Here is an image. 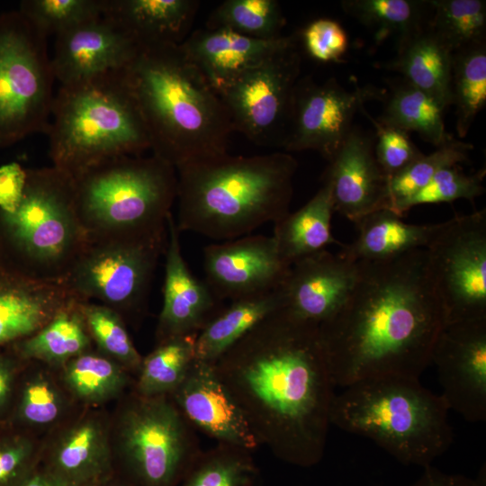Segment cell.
Segmentation results:
<instances>
[{"label": "cell", "mask_w": 486, "mask_h": 486, "mask_svg": "<svg viewBox=\"0 0 486 486\" xmlns=\"http://www.w3.org/2000/svg\"><path fill=\"white\" fill-rule=\"evenodd\" d=\"M213 367L259 446L300 467L321 461L336 385L319 324L281 308L227 349Z\"/></svg>", "instance_id": "cell-1"}, {"label": "cell", "mask_w": 486, "mask_h": 486, "mask_svg": "<svg viewBox=\"0 0 486 486\" xmlns=\"http://www.w3.org/2000/svg\"><path fill=\"white\" fill-rule=\"evenodd\" d=\"M357 263V279L348 298L319 325L335 385L344 388L390 375L419 379L446 326L426 249Z\"/></svg>", "instance_id": "cell-2"}, {"label": "cell", "mask_w": 486, "mask_h": 486, "mask_svg": "<svg viewBox=\"0 0 486 486\" xmlns=\"http://www.w3.org/2000/svg\"><path fill=\"white\" fill-rule=\"evenodd\" d=\"M123 72L153 155L176 169L227 153V110L180 45L140 49Z\"/></svg>", "instance_id": "cell-3"}, {"label": "cell", "mask_w": 486, "mask_h": 486, "mask_svg": "<svg viewBox=\"0 0 486 486\" xmlns=\"http://www.w3.org/2000/svg\"><path fill=\"white\" fill-rule=\"evenodd\" d=\"M296 169V159L286 152H227L177 167L179 231L225 241L274 224L290 213Z\"/></svg>", "instance_id": "cell-4"}, {"label": "cell", "mask_w": 486, "mask_h": 486, "mask_svg": "<svg viewBox=\"0 0 486 486\" xmlns=\"http://www.w3.org/2000/svg\"><path fill=\"white\" fill-rule=\"evenodd\" d=\"M449 409L418 378L364 379L335 394L330 425L371 439L404 464L431 465L453 442Z\"/></svg>", "instance_id": "cell-5"}, {"label": "cell", "mask_w": 486, "mask_h": 486, "mask_svg": "<svg viewBox=\"0 0 486 486\" xmlns=\"http://www.w3.org/2000/svg\"><path fill=\"white\" fill-rule=\"evenodd\" d=\"M123 71L59 87L47 132L52 166L74 176L103 161L150 149Z\"/></svg>", "instance_id": "cell-6"}, {"label": "cell", "mask_w": 486, "mask_h": 486, "mask_svg": "<svg viewBox=\"0 0 486 486\" xmlns=\"http://www.w3.org/2000/svg\"><path fill=\"white\" fill-rule=\"evenodd\" d=\"M72 177L75 207L87 240L167 232L177 176L176 168L158 157H118Z\"/></svg>", "instance_id": "cell-7"}, {"label": "cell", "mask_w": 486, "mask_h": 486, "mask_svg": "<svg viewBox=\"0 0 486 486\" xmlns=\"http://www.w3.org/2000/svg\"><path fill=\"white\" fill-rule=\"evenodd\" d=\"M86 243L73 177L54 166L27 168L18 202L0 212V262L31 278L59 283Z\"/></svg>", "instance_id": "cell-8"}, {"label": "cell", "mask_w": 486, "mask_h": 486, "mask_svg": "<svg viewBox=\"0 0 486 486\" xmlns=\"http://www.w3.org/2000/svg\"><path fill=\"white\" fill-rule=\"evenodd\" d=\"M113 431V449L134 486H178L202 450L195 428L170 395L132 390Z\"/></svg>", "instance_id": "cell-9"}, {"label": "cell", "mask_w": 486, "mask_h": 486, "mask_svg": "<svg viewBox=\"0 0 486 486\" xmlns=\"http://www.w3.org/2000/svg\"><path fill=\"white\" fill-rule=\"evenodd\" d=\"M54 75L47 38L19 11L0 14V148L49 130Z\"/></svg>", "instance_id": "cell-10"}, {"label": "cell", "mask_w": 486, "mask_h": 486, "mask_svg": "<svg viewBox=\"0 0 486 486\" xmlns=\"http://www.w3.org/2000/svg\"><path fill=\"white\" fill-rule=\"evenodd\" d=\"M168 233L87 240L60 284L80 302L97 300L133 324L144 316Z\"/></svg>", "instance_id": "cell-11"}, {"label": "cell", "mask_w": 486, "mask_h": 486, "mask_svg": "<svg viewBox=\"0 0 486 486\" xmlns=\"http://www.w3.org/2000/svg\"><path fill=\"white\" fill-rule=\"evenodd\" d=\"M446 325L486 320V212L444 221L425 248Z\"/></svg>", "instance_id": "cell-12"}, {"label": "cell", "mask_w": 486, "mask_h": 486, "mask_svg": "<svg viewBox=\"0 0 486 486\" xmlns=\"http://www.w3.org/2000/svg\"><path fill=\"white\" fill-rule=\"evenodd\" d=\"M302 56L297 38L238 76L220 93L233 131L259 146L282 147Z\"/></svg>", "instance_id": "cell-13"}, {"label": "cell", "mask_w": 486, "mask_h": 486, "mask_svg": "<svg viewBox=\"0 0 486 486\" xmlns=\"http://www.w3.org/2000/svg\"><path fill=\"white\" fill-rule=\"evenodd\" d=\"M383 94L370 86L348 91L334 78L321 84L300 78L281 148L287 152L314 150L329 161L352 130L356 113Z\"/></svg>", "instance_id": "cell-14"}, {"label": "cell", "mask_w": 486, "mask_h": 486, "mask_svg": "<svg viewBox=\"0 0 486 486\" xmlns=\"http://www.w3.org/2000/svg\"><path fill=\"white\" fill-rule=\"evenodd\" d=\"M449 410L469 422L486 419V320L446 325L431 355Z\"/></svg>", "instance_id": "cell-15"}, {"label": "cell", "mask_w": 486, "mask_h": 486, "mask_svg": "<svg viewBox=\"0 0 486 486\" xmlns=\"http://www.w3.org/2000/svg\"><path fill=\"white\" fill-rule=\"evenodd\" d=\"M203 268L212 292L230 302L281 286L290 266L272 236L247 235L205 247Z\"/></svg>", "instance_id": "cell-16"}, {"label": "cell", "mask_w": 486, "mask_h": 486, "mask_svg": "<svg viewBox=\"0 0 486 486\" xmlns=\"http://www.w3.org/2000/svg\"><path fill=\"white\" fill-rule=\"evenodd\" d=\"M187 421L204 435L254 451L259 446L241 410L217 375L213 364L195 358L169 394Z\"/></svg>", "instance_id": "cell-17"}, {"label": "cell", "mask_w": 486, "mask_h": 486, "mask_svg": "<svg viewBox=\"0 0 486 486\" xmlns=\"http://www.w3.org/2000/svg\"><path fill=\"white\" fill-rule=\"evenodd\" d=\"M140 48L111 20L100 16L56 36L50 58L61 86L124 70Z\"/></svg>", "instance_id": "cell-18"}, {"label": "cell", "mask_w": 486, "mask_h": 486, "mask_svg": "<svg viewBox=\"0 0 486 486\" xmlns=\"http://www.w3.org/2000/svg\"><path fill=\"white\" fill-rule=\"evenodd\" d=\"M166 223L163 305L156 329L157 343L178 336L198 335L224 307L223 301L205 281L199 280L190 270L182 254L180 231L172 212Z\"/></svg>", "instance_id": "cell-19"}, {"label": "cell", "mask_w": 486, "mask_h": 486, "mask_svg": "<svg viewBox=\"0 0 486 486\" xmlns=\"http://www.w3.org/2000/svg\"><path fill=\"white\" fill-rule=\"evenodd\" d=\"M358 274V263L322 250L291 265L282 284L285 308L300 319L320 324L345 303Z\"/></svg>", "instance_id": "cell-20"}, {"label": "cell", "mask_w": 486, "mask_h": 486, "mask_svg": "<svg viewBox=\"0 0 486 486\" xmlns=\"http://www.w3.org/2000/svg\"><path fill=\"white\" fill-rule=\"evenodd\" d=\"M331 190L334 212L356 223L386 209L388 179L380 168L372 139L353 128L323 175Z\"/></svg>", "instance_id": "cell-21"}, {"label": "cell", "mask_w": 486, "mask_h": 486, "mask_svg": "<svg viewBox=\"0 0 486 486\" xmlns=\"http://www.w3.org/2000/svg\"><path fill=\"white\" fill-rule=\"evenodd\" d=\"M46 468L75 486H102L112 469V436L96 412L64 424L48 447Z\"/></svg>", "instance_id": "cell-22"}, {"label": "cell", "mask_w": 486, "mask_h": 486, "mask_svg": "<svg viewBox=\"0 0 486 486\" xmlns=\"http://www.w3.org/2000/svg\"><path fill=\"white\" fill-rule=\"evenodd\" d=\"M74 301L60 283L31 278L0 262V346L32 335Z\"/></svg>", "instance_id": "cell-23"}, {"label": "cell", "mask_w": 486, "mask_h": 486, "mask_svg": "<svg viewBox=\"0 0 486 486\" xmlns=\"http://www.w3.org/2000/svg\"><path fill=\"white\" fill-rule=\"evenodd\" d=\"M291 38L263 40L227 29L192 32L180 44L218 94L238 76L259 64Z\"/></svg>", "instance_id": "cell-24"}, {"label": "cell", "mask_w": 486, "mask_h": 486, "mask_svg": "<svg viewBox=\"0 0 486 486\" xmlns=\"http://www.w3.org/2000/svg\"><path fill=\"white\" fill-rule=\"evenodd\" d=\"M102 15L140 49L180 45L191 33L197 0H102Z\"/></svg>", "instance_id": "cell-25"}, {"label": "cell", "mask_w": 486, "mask_h": 486, "mask_svg": "<svg viewBox=\"0 0 486 486\" xmlns=\"http://www.w3.org/2000/svg\"><path fill=\"white\" fill-rule=\"evenodd\" d=\"M402 218L388 209L364 216L356 223L357 237L350 244H343L339 255L355 263L392 259L427 248L443 225L410 224Z\"/></svg>", "instance_id": "cell-26"}, {"label": "cell", "mask_w": 486, "mask_h": 486, "mask_svg": "<svg viewBox=\"0 0 486 486\" xmlns=\"http://www.w3.org/2000/svg\"><path fill=\"white\" fill-rule=\"evenodd\" d=\"M453 53L432 33L428 24L398 40L397 56L388 69L404 82L436 99L445 109L451 105Z\"/></svg>", "instance_id": "cell-27"}, {"label": "cell", "mask_w": 486, "mask_h": 486, "mask_svg": "<svg viewBox=\"0 0 486 486\" xmlns=\"http://www.w3.org/2000/svg\"><path fill=\"white\" fill-rule=\"evenodd\" d=\"M284 307L285 301L282 285L274 290L230 301V304L224 306L198 333L195 340V358L213 364L260 321Z\"/></svg>", "instance_id": "cell-28"}, {"label": "cell", "mask_w": 486, "mask_h": 486, "mask_svg": "<svg viewBox=\"0 0 486 486\" xmlns=\"http://www.w3.org/2000/svg\"><path fill=\"white\" fill-rule=\"evenodd\" d=\"M333 212L331 190L323 182L306 204L274 223L272 237L280 257L287 266H291L304 256L326 250L330 245L343 246L331 232Z\"/></svg>", "instance_id": "cell-29"}, {"label": "cell", "mask_w": 486, "mask_h": 486, "mask_svg": "<svg viewBox=\"0 0 486 486\" xmlns=\"http://www.w3.org/2000/svg\"><path fill=\"white\" fill-rule=\"evenodd\" d=\"M71 400L61 381L28 362L21 374L6 421L33 434L35 430L61 423Z\"/></svg>", "instance_id": "cell-30"}, {"label": "cell", "mask_w": 486, "mask_h": 486, "mask_svg": "<svg viewBox=\"0 0 486 486\" xmlns=\"http://www.w3.org/2000/svg\"><path fill=\"white\" fill-rule=\"evenodd\" d=\"M9 346L25 362L59 369L93 348V342L74 301L38 331Z\"/></svg>", "instance_id": "cell-31"}, {"label": "cell", "mask_w": 486, "mask_h": 486, "mask_svg": "<svg viewBox=\"0 0 486 486\" xmlns=\"http://www.w3.org/2000/svg\"><path fill=\"white\" fill-rule=\"evenodd\" d=\"M60 381L73 400L97 406L122 395L130 374L118 362L93 348L60 368Z\"/></svg>", "instance_id": "cell-32"}, {"label": "cell", "mask_w": 486, "mask_h": 486, "mask_svg": "<svg viewBox=\"0 0 486 486\" xmlns=\"http://www.w3.org/2000/svg\"><path fill=\"white\" fill-rule=\"evenodd\" d=\"M445 110L432 96L404 82L386 97L378 121L407 132L416 131L436 148L452 138L445 129Z\"/></svg>", "instance_id": "cell-33"}, {"label": "cell", "mask_w": 486, "mask_h": 486, "mask_svg": "<svg viewBox=\"0 0 486 486\" xmlns=\"http://www.w3.org/2000/svg\"><path fill=\"white\" fill-rule=\"evenodd\" d=\"M196 337L178 336L157 343L142 358L133 390L144 396L169 395L195 360Z\"/></svg>", "instance_id": "cell-34"}, {"label": "cell", "mask_w": 486, "mask_h": 486, "mask_svg": "<svg viewBox=\"0 0 486 486\" xmlns=\"http://www.w3.org/2000/svg\"><path fill=\"white\" fill-rule=\"evenodd\" d=\"M178 486H262L252 451L216 443L202 450Z\"/></svg>", "instance_id": "cell-35"}, {"label": "cell", "mask_w": 486, "mask_h": 486, "mask_svg": "<svg viewBox=\"0 0 486 486\" xmlns=\"http://www.w3.org/2000/svg\"><path fill=\"white\" fill-rule=\"evenodd\" d=\"M450 92L457 135L463 139L486 104L485 43L453 54Z\"/></svg>", "instance_id": "cell-36"}, {"label": "cell", "mask_w": 486, "mask_h": 486, "mask_svg": "<svg viewBox=\"0 0 486 486\" xmlns=\"http://www.w3.org/2000/svg\"><path fill=\"white\" fill-rule=\"evenodd\" d=\"M428 27L454 54L485 43L486 2L482 0H431Z\"/></svg>", "instance_id": "cell-37"}, {"label": "cell", "mask_w": 486, "mask_h": 486, "mask_svg": "<svg viewBox=\"0 0 486 486\" xmlns=\"http://www.w3.org/2000/svg\"><path fill=\"white\" fill-rule=\"evenodd\" d=\"M428 1L413 0H344L346 14L374 32L382 41L389 36L402 39L428 24Z\"/></svg>", "instance_id": "cell-38"}, {"label": "cell", "mask_w": 486, "mask_h": 486, "mask_svg": "<svg viewBox=\"0 0 486 486\" xmlns=\"http://www.w3.org/2000/svg\"><path fill=\"white\" fill-rule=\"evenodd\" d=\"M285 17L275 0H226L209 15L205 29H227L263 40L281 37Z\"/></svg>", "instance_id": "cell-39"}, {"label": "cell", "mask_w": 486, "mask_h": 486, "mask_svg": "<svg viewBox=\"0 0 486 486\" xmlns=\"http://www.w3.org/2000/svg\"><path fill=\"white\" fill-rule=\"evenodd\" d=\"M472 148V144L451 138L432 153L422 154L388 181L386 209L397 214L399 207L427 185L438 171L467 162Z\"/></svg>", "instance_id": "cell-40"}, {"label": "cell", "mask_w": 486, "mask_h": 486, "mask_svg": "<svg viewBox=\"0 0 486 486\" xmlns=\"http://www.w3.org/2000/svg\"><path fill=\"white\" fill-rule=\"evenodd\" d=\"M77 307L96 349L137 376L143 357L135 347L123 318L101 303L77 301Z\"/></svg>", "instance_id": "cell-41"}, {"label": "cell", "mask_w": 486, "mask_h": 486, "mask_svg": "<svg viewBox=\"0 0 486 486\" xmlns=\"http://www.w3.org/2000/svg\"><path fill=\"white\" fill-rule=\"evenodd\" d=\"M102 0H23L19 12L46 38L102 16Z\"/></svg>", "instance_id": "cell-42"}, {"label": "cell", "mask_w": 486, "mask_h": 486, "mask_svg": "<svg viewBox=\"0 0 486 486\" xmlns=\"http://www.w3.org/2000/svg\"><path fill=\"white\" fill-rule=\"evenodd\" d=\"M485 170L466 175L457 166L438 171L417 194L405 201L397 214L403 217L413 206L426 203L451 202L458 199L473 201L485 191L483 178Z\"/></svg>", "instance_id": "cell-43"}, {"label": "cell", "mask_w": 486, "mask_h": 486, "mask_svg": "<svg viewBox=\"0 0 486 486\" xmlns=\"http://www.w3.org/2000/svg\"><path fill=\"white\" fill-rule=\"evenodd\" d=\"M38 457L33 434L0 422V486H18L37 465Z\"/></svg>", "instance_id": "cell-44"}, {"label": "cell", "mask_w": 486, "mask_h": 486, "mask_svg": "<svg viewBox=\"0 0 486 486\" xmlns=\"http://www.w3.org/2000/svg\"><path fill=\"white\" fill-rule=\"evenodd\" d=\"M376 130L374 156L388 181L423 153L412 142L407 131L382 123L361 110Z\"/></svg>", "instance_id": "cell-45"}, {"label": "cell", "mask_w": 486, "mask_h": 486, "mask_svg": "<svg viewBox=\"0 0 486 486\" xmlns=\"http://www.w3.org/2000/svg\"><path fill=\"white\" fill-rule=\"evenodd\" d=\"M307 53L315 60L338 62L348 48L347 34L342 26L329 18L316 19L302 32Z\"/></svg>", "instance_id": "cell-46"}, {"label": "cell", "mask_w": 486, "mask_h": 486, "mask_svg": "<svg viewBox=\"0 0 486 486\" xmlns=\"http://www.w3.org/2000/svg\"><path fill=\"white\" fill-rule=\"evenodd\" d=\"M27 363L10 346H0V422L8 418L21 374Z\"/></svg>", "instance_id": "cell-47"}, {"label": "cell", "mask_w": 486, "mask_h": 486, "mask_svg": "<svg viewBox=\"0 0 486 486\" xmlns=\"http://www.w3.org/2000/svg\"><path fill=\"white\" fill-rule=\"evenodd\" d=\"M27 168L17 162L0 166V212H10L22 196Z\"/></svg>", "instance_id": "cell-48"}, {"label": "cell", "mask_w": 486, "mask_h": 486, "mask_svg": "<svg viewBox=\"0 0 486 486\" xmlns=\"http://www.w3.org/2000/svg\"><path fill=\"white\" fill-rule=\"evenodd\" d=\"M410 486H486V468L483 465L476 479L463 474H451L428 465L421 476Z\"/></svg>", "instance_id": "cell-49"}, {"label": "cell", "mask_w": 486, "mask_h": 486, "mask_svg": "<svg viewBox=\"0 0 486 486\" xmlns=\"http://www.w3.org/2000/svg\"><path fill=\"white\" fill-rule=\"evenodd\" d=\"M18 486H75L50 469H39L36 465Z\"/></svg>", "instance_id": "cell-50"}, {"label": "cell", "mask_w": 486, "mask_h": 486, "mask_svg": "<svg viewBox=\"0 0 486 486\" xmlns=\"http://www.w3.org/2000/svg\"><path fill=\"white\" fill-rule=\"evenodd\" d=\"M104 484H105V483H104ZM104 484H103L102 486H134V485H132L131 483H120V484H119V483H115V484H113V485H104Z\"/></svg>", "instance_id": "cell-51"}]
</instances>
